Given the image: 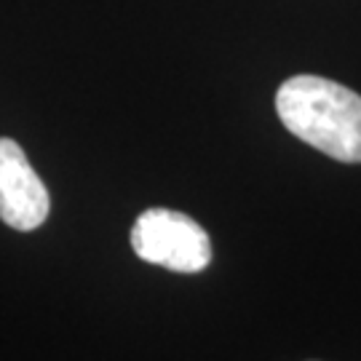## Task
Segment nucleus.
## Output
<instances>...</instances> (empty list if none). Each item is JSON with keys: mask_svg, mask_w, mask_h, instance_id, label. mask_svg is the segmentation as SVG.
Segmentation results:
<instances>
[{"mask_svg": "<svg viewBox=\"0 0 361 361\" xmlns=\"http://www.w3.org/2000/svg\"><path fill=\"white\" fill-rule=\"evenodd\" d=\"M276 113L297 140L343 164H361V97L329 78L295 75L276 91Z\"/></svg>", "mask_w": 361, "mask_h": 361, "instance_id": "f257e3e1", "label": "nucleus"}, {"mask_svg": "<svg viewBox=\"0 0 361 361\" xmlns=\"http://www.w3.org/2000/svg\"><path fill=\"white\" fill-rule=\"evenodd\" d=\"M131 249L145 262L174 273H198L212 262L209 233L182 212L147 209L131 228Z\"/></svg>", "mask_w": 361, "mask_h": 361, "instance_id": "f03ea898", "label": "nucleus"}, {"mask_svg": "<svg viewBox=\"0 0 361 361\" xmlns=\"http://www.w3.org/2000/svg\"><path fill=\"white\" fill-rule=\"evenodd\" d=\"M51 212L46 185L30 166L19 145L0 137V219L13 231L40 228Z\"/></svg>", "mask_w": 361, "mask_h": 361, "instance_id": "7ed1b4c3", "label": "nucleus"}]
</instances>
